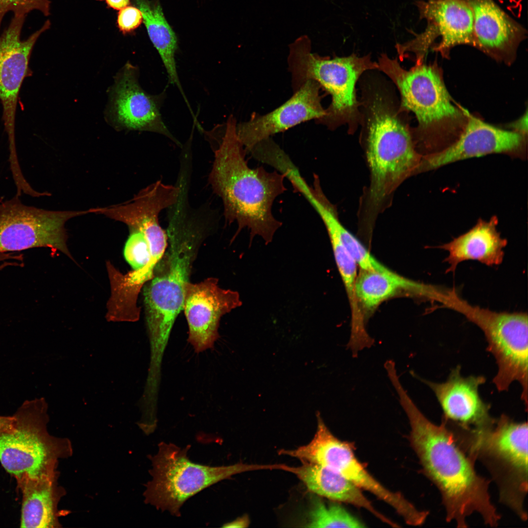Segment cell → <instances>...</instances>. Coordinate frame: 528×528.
<instances>
[{
    "instance_id": "obj_5",
    "label": "cell",
    "mask_w": 528,
    "mask_h": 528,
    "mask_svg": "<svg viewBox=\"0 0 528 528\" xmlns=\"http://www.w3.org/2000/svg\"><path fill=\"white\" fill-rule=\"evenodd\" d=\"M378 69L395 84L400 95L399 112L414 113L418 126L413 134L418 152L422 155L439 152L455 141L462 131L467 111L454 104L438 68L423 62L409 69L396 59L382 54Z\"/></svg>"
},
{
    "instance_id": "obj_34",
    "label": "cell",
    "mask_w": 528,
    "mask_h": 528,
    "mask_svg": "<svg viewBox=\"0 0 528 528\" xmlns=\"http://www.w3.org/2000/svg\"><path fill=\"white\" fill-rule=\"evenodd\" d=\"M106 1L109 6L116 10H120L128 6L130 3V0H106Z\"/></svg>"
},
{
    "instance_id": "obj_4",
    "label": "cell",
    "mask_w": 528,
    "mask_h": 528,
    "mask_svg": "<svg viewBox=\"0 0 528 528\" xmlns=\"http://www.w3.org/2000/svg\"><path fill=\"white\" fill-rule=\"evenodd\" d=\"M366 106V154L371 179L361 216L371 222L399 186L419 172L422 155L399 110L383 94H372Z\"/></svg>"
},
{
    "instance_id": "obj_30",
    "label": "cell",
    "mask_w": 528,
    "mask_h": 528,
    "mask_svg": "<svg viewBox=\"0 0 528 528\" xmlns=\"http://www.w3.org/2000/svg\"><path fill=\"white\" fill-rule=\"evenodd\" d=\"M143 22V16L139 8L127 6L120 9L117 23L123 33L131 32L137 28Z\"/></svg>"
},
{
    "instance_id": "obj_1",
    "label": "cell",
    "mask_w": 528,
    "mask_h": 528,
    "mask_svg": "<svg viewBox=\"0 0 528 528\" xmlns=\"http://www.w3.org/2000/svg\"><path fill=\"white\" fill-rule=\"evenodd\" d=\"M394 388L409 421L411 445L423 473L440 491L446 521L466 528L467 518L477 513L485 524L497 526L501 516L491 500L490 481L476 472L475 462L460 446L444 420L434 424L417 407L401 384Z\"/></svg>"
},
{
    "instance_id": "obj_33",
    "label": "cell",
    "mask_w": 528,
    "mask_h": 528,
    "mask_svg": "<svg viewBox=\"0 0 528 528\" xmlns=\"http://www.w3.org/2000/svg\"><path fill=\"white\" fill-rule=\"evenodd\" d=\"M13 416H0V432L10 428L14 422Z\"/></svg>"
},
{
    "instance_id": "obj_17",
    "label": "cell",
    "mask_w": 528,
    "mask_h": 528,
    "mask_svg": "<svg viewBox=\"0 0 528 528\" xmlns=\"http://www.w3.org/2000/svg\"><path fill=\"white\" fill-rule=\"evenodd\" d=\"M320 88L316 82L308 80L278 108L264 115L253 113L248 121L237 124V134L246 152L274 134L324 117L326 109L321 104Z\"/></svg>"
},
{
    "instance_id": "obj_22",
    "label": "cell",
    "mask_w": 528,
    "mask_h": 528,
    "mask_svg": "<svg viewBox=\"0 0 528 528\" xmlns=\"http://www.w3.org/2000/svg\"><path fill=\"white\" fill-rule=\"evenodd\" d=\"M497 224L496 217L488 221L480 219L467 232L439 246L448 252L444 261L449 266L446 272H454L460 263L468 260L477 261L489 266L500 264L507 241L497 230Z\"/></svg>"
},
{
    "instance_id": "obj_11",
    "label": "cell",
    "mask_w": 528,
    "mask_h": 528,
    "mask_svg": "<svg viewBox=\"0 0 528 528\" xmlns=\"http://www.w3.org/2000/svg\"><path fill=\"white\" fill-rule=\"evenodd\" d=\"M317 417L316 432L310 442L293 450L281 449L279 453L338 472L360 489L390 505L408 525L418 526L425 522L428 511L418 509L401 493L391 491L380 483L359 462L351 445L335 437L319 414Z\"/></svg>"
},
{
    "instance_id": "obj_6",
    "label": "cell",
    "mask_w": 528,
    "mask_h": 528,
    "mask_svg": "<svg viewBox=\"0 0 528 528\" xmlns=\"http://www.w3.org/2000/svg\"><path fill=\"white\" fill-rule=\"evenodd\" d=\"M457 442L475 462L485 466L498 488L500 502L522 520L528 514V424L502 415L477 428L450 427Z\"/></svg>"
},
{
    "instance_id": "obj_10",
    "label": "cell",
    "mask_w": 528,
    "mask_h": 528,
    "mask_svg": "<svg viewBox=\"0 0 528 528\" xmlns=\"http://www.w3.org/2000/svg\"><path fill=\"white\" fill-rule=\"evenodd\" d=\"M449 308L463 315L483 331L487 349L494 356L498 370L493 381L499 391L507 390L518 382L521 399L527 407L528 376V324L526 312H496L473 306L458 294Z\"/></svg>"
},
{
    "instance_id": "obj_28",
    "label": "cell",
    "mask_w": 528,
    "mask_h": 528,
    "mask_svg": "<svg viewBox=\"0 0 528 528\" xmlns=\"http://www.w3.org/2000/svg\"><path fill=\"white\" fill-rule=\"evenodd\" d=\"M305 527L359 528L366 526L336 502L326 504L317 498L312 501Z\"/></svg>"
},
{
    "instance_id": "obj_14",
    "label": "cell",
    "mask_w": 528,
    "mask_h": 528,
    "mask_svg": "<svg viewBox=\"0 0 528 528\" xmlns=\"http://www.w3.org/2000/svg\"><path fill=\"white\" fill-rule=\"evenodd\" d=\"M26 15L14 14L7 28L0 34V100L2 118L8 135L9 159L18 158L15 140V117L18 99L22 84L29 74L31 53L39 37L50 28L46 21L43 26L27 39L21 35Z\"/></svg>"
},
{
    "instance_id": "obj_8",
    "label": "cell",
    "mask_w": 528,
    "mask_h": 528,
    "mask_svg": "<svg viewBox=\"0 0 528 528\" xmlns=\"http://www.w3.org/2000/svg\"><path fill=\"white\" fill-rule=\"evenodd\" d=\"M13 416L12 427L0 432V462L3 467L17 481L58 472L59 460L71 456L73 448L68 439L55 437L48 432L44 400H26Z\"/></svg>"
},
{
    "instance_id": "obj_31",
    "label": "cell",
    "mask_w": 528,
    "mask_h": 528,
    "mask_svg": "<svg viewBox=\"0 0 528 528\" xmlns=\"http://www.w3.org/2000/svg\"><path fill=\"white\" fill-rule=\"evenodd\" d=\"M249 525V519L247 516H244L239 517L238 519L225 524L222 526L224 528H245Z\"/></svg>"
},
{
    "instance_id": "obj_26",
    "label": "cell",
    "mask_w": 528,
    "mask_h": 528,
    "mask_svg": "<svg viewBox=\"0 0 528 528\" xmlns=\"http://www.w3.org/2000/svg\"><path fill=\"white\" fill-rule=\"evenodd\" d=\"M310 204L322 220L329 236H334L342 242L355 261L360 269L381 270L385 265L375 259L366 247L340 222L336 207L323 191L315 193Z\"/></svg>"
},
{
    "instance_id": "obj_24",
    "label": "cell",
    "mask_w": 528,
    "mask_h": 528,
    "mask_svg": "<svg viewBox=\"0 0 528 528\" xmlns=\"http://www.w3.org/2000/svg\"><path fill=\"white\" fill-rule=\"evenodd\" d=\"M59 472L39 478L24 477L17 481L22 494L21 528L61 527L58 506L65 495L59 484Z\"/></svg>"
},
{
    "instance_id": "obj_19",
    "label": "cell",
    "mask_w": 528,
    "mask_h": 528,
    "mask_svg": "<svg viewBox=\"0 0 528 528\" xmlns=\"http://www.w3.org/2000/svg\"><path fill=\"white\" fill-rule=\"evenodd\" d=\"M411 373L433 391L443 411L442 419L446 422L467 429L484 427L495 420L490 415V406L482 400L479 392L480 386L485 381L484 377H464L459 366L442 383L430 381Z\"/></svg>"
},
{
    "instance_id": "obj_25",
    "label": "cell",
    "mask_w": 528,
    "mask_h": 528,
    "mask_svg": "<svg viewBox=\"0 0 528 528\" xmlns=\"http://www.w3.org/2000/svg\"><path fill=\"white\" fill-rule=\"evenodd\" d=\"M149 37L158 51L166 69L169 82L176 85L188 106L176 69L175 53L177 48L176 36L167 22L157 1L136 0Z\"/></svg>"
},
{
    "instance_id": "obj_9",
    "label": "cell",
    "mask_w": 528,
    "mask_h": 528,
    "mask_svg": "<svg viewBox=\"0 0 528 528\" xmlns=\"http://www.w3.org/2000/svg\"><path fill=\"white\" fill-rule=\"evenodd\" d=\"M155 455L150 456L152 480L145 485L144 502L161 511L179 517L183 504L205 488L242 472L268 469L269 464L211 466L194 463L187 456L190 445L181 448L174 444L161 442Z\"/></svg>"
},
{
    "instance_id": "obj_7",
    "label": "cell",
    "mask_w": 528,
    "mask_h": 528,
    "mask_svg": "<svg viewBox=\"0 0 528 528\" xmlns=\"http://www.w3.org/2000/svg\"><path fill=\"white\" fill-rule=\"evenodd\" d=\"M289 49L287 63L293 92L312 80L331 95L326 115L316 121L331 129L347 123L352 130L359 117L356 82L364 72L378 69V64L373 62L369 55L360 57L353 54L333 58L320 56L311 52V41L306 35L295 40Z\"/></svg>"
},
{
    "instance_id": "obj_15",
    "label": "cell",
    "mask_w": 528,
    "mask_h": 528,
    "mask_svg": "<svg viewBox=\"0 0 528 528\" xmlns=\"http://www.w3.org/2000/svg\"><path fill=\"white\" fill-rule=\"evenodd\" d=\"M138 69L127 63L110 90L108 116L118 129L148 131L162 134L181 146L164 123L160 113L163 93L146 92L138 83Z\"/></svg>"
},
{
    "instance_id": "obj_32",
    "label": "cell",
    "mask_w": 528,
    "mask_h": 528,
    "mask_svg": "<svg viewBox=\"0 0 528 528\" xmlns=\"http://www.w3.org/2000/svg\"><path fill=\"white\" fill-rule=\"evenodd\" d=\"M512 127L515 131L524 135L527 132V114L522 117L518 121L514 123Z\"/></svg>"
},
{
    "instance_id": "obj_23",
    "label": "cell",
    "mask_w": 528,
    "mask_h": 528,
    "mask_svg": "<svg viewBox=\"0 0 528 528\" xmlns=\"http://www.w3.org/2000/svg\"><path fill=\"white\" fill-rule=\"evenodd\" d=\"M302 462V464L297 467L286 465L284 471L295 475L309 491L336 502L364 508L382 522L399 527L397 524L378 511L361 489L338 472L326 466Z\"/></svg>"
},
{
    "instance_id": "obj_35",
    "label": "cell",
    "mask_w": 528,
    "mask_h": 528,
    "mask_svg": "<svg viewBox=\"0 0 528 528\" xmlns=\"http://www.w3.org/2000/svg\"><path fill=\"white\" fill-rule=\"evenodd\" d=\"M3 259H4V258H3V255H1V254H0V262L2 261L3 260Z\"/></svg>"
},
{
    "instance_id": "obj_21",
    "label": "cell",
    "mask_w": 528,
    "mask_h": 528,
    "mask_svg": "<svg viewBox=\"0 0 528 528\" xmlns=\"http://www.w3.org/2000/svg\"><path fill=\"white\" fill-rule=\"evenodd\" d=\"M355 282L356 298L366 319L386 300L399 294L440 303L444 289L413 281L387 267L382 270L359 269Z\"/></svg>"
},
{
    "instance_id": "obj_2",
    "label": "cell",
    "mask_w": 528,
    "mask_h": 528,
    "mask_svg": "<svg viewBox=\"0 0 528 528\" xmlns=\"http://www.w3.org/2000/svg\"><path fill=\"white\" fill-rule=\"evenodd\" d=\"M168 244L143 295L152 355L162 357L176 318L183 309L186 284L201 242L212 231L211 215L178 202L168 209Z\"/></svg>"
},
{
    "instance_id": "obj_13",
    "label": "cell",
    "mask_w": 528,
    "mask_h": 528,
    "mask_svg": "<svg viewBox=\"0 0 528 528\" xmlns=\"http://www.w3.org/2000/svg\"><path fill=\"white\" fill-rule=\"evenodd\" d=\"M415 4L427 25L412 40L396 45L399 57L411 52L419 63L430 47L447 57L457 45L474 47L473 13L467 0H418Z\"/></svg>"
},
{
    "instance_id": "obj_29",
    "label": "cell",
    "mask_w": 528,
    "mask_h": 528,
    "mask_svg": "<svg viewBox=\"0 0 528 528\" xmlns=\"http://www.w3.org/2000/svg\"><path fill=\"white\" fill-rule=\"evenodd\" d=\"M51 2L49 0H0V30L2 19L6 13L27 15L34 10H39L45 16L50 14Z\"/></svg>"
},
{
    "instance_id": "obj_27",
    "label": "cell",
    "mask_w": 528,
    "mask_h": 528,
    "mask_svg": "<svg viewBox=\"0 0 528 528\" xmlns=\"http://www.w3.org/2000/svg\"><path fill=\"white\" fill-rule=\"evenodd\" d=\"M337 267L348 295L352 313L351 327L362 328L365 319L359 305L355 293L357 264L342 242L334 236H329Z\"/></svg>"
},
{
    "instance_id": "obj_20",
    "label": "cell",
    "mask_w": 528,
    "mask_h": 528,
    "mask_svg": "<svg viewBox=\"0 0 528 528\" xmlns=\"http://www.w3.org/2000/svg\"><path fill=\"white\" fill-rule=\"evenodd\" d=\"M473 13L475 45L496 60L511 63L526 29L494 0H467Z\"/></svg>"
},
{
    "instance_id": "obj_18",
    "label": "cell",
    "mask_w": 528,
    "mask_h": 528,
    "mask_svg": "<svg viewBox=\"0 0 528 528\" xmlns=\"http://www.w3.org/2000/svg\"><path fill=\"white\" fill-rule=\"evenodd\" d=\"M524 141V134L498 128L467 112L465 125L457 139L439 152L422 156L419 172L472 157L515 153L522 148Z\"/></svg>"
},
{
    "instance_id": "obj_3",
    "label": "cell",
    "mask_w": 528,
    "mask_h": 528,
    "mask_svg": "<svg viewBox=\"0 0 528 528\" xmlns=\"http://www.w3.org/2000/svg\"><path fill=\"white\" fill-rule=\"evenodd\" d=\"M236 125L235 118L230 115L222 140L214 153L209 182L222 200L226 221L238 225L235 236L247 228L251 242L258 236L267 244L282 225L274 217L272 206L286 190V176L277 171H267L262 166L249 167Z\"/></svg>"
},
{
    "instance_id": "obj_12",
    "label": "cell",
    "mask_w": 528,
    "mask_h": 528,
    "mask_svg": "<svg viewBox=\"0 0 528 528\" xmlns=\"http://www.w3.org/2000/svg\"><path fill=\"white\" fill-rule=\"evenodd\" d=\"M15 195L0 200V253L49 247L71 257L66 244V222L89 213L86 211H51L26 205Z\"/></svg>"
},
{
    "instance_id": "obj_16",
    "label": "cell",
    "mask_w": 528,
    "mask_h": 528,
    "mask_svg": "<svg viewBox=\"0 0 528 528\" xmlns=\"http://www.w3.org/2000/svg\"><path fill=\"white\" fill-rule=\"evenodd\" d=\"M242 304L239 293L218 286L210 277L185 286L183 310L188 323V341L197 353L212 349L219 338L221 317Z\"/></svg>"
}]
</instances>
